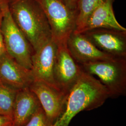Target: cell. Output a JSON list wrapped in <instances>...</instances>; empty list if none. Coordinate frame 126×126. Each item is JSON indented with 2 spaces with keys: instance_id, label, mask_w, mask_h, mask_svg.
I'll return each instance as SVG.
<instances>
[{
  "instance_id": "obj_1",
  "label": "cell",
  "mask_w": 126,
  "mask_h": 126,
  "mask_svg": "<svg viewBox=\"0 0 126 126\" xmlns=\"http://www.w3.org/2000/svg\"><path fill=\"white\" fill-rule=\"evenodd\" d=\"M10 13L34 52L52 38L50 25L38 0H7Z\"/></svg>"
},
{
  "instance_id": "obj_2",
  "label": "cell",
  "mask_w": 126,
  "mask_h": 126,
  "mask_svg": "<svg viewBox=\"0 0 126 126\" xmlns=\"http://www.w3.org/2000/svg\"><path fill=\"white\" fill-rule=\"evenodd\" d=\"M109 98L108 91L99 80L83 70L68 94L63 113L53 126H69L78 113L98 108Z\"/></svg>"
},
{
  "instance_id": "obj_3",
  "label": "cell",
  "mask_w": 126,
  "mask_h": 126,
  "mask_svg": "<svg viewBox=\"0 0 126 126\" xmlns=\"http://www.w3.org/2000/svg\"><path fill=\"white\" fill-rule=\"evenodd\" d=\"M2 12L1 30L6 51L18 63L32 70L34 50L23 32L15 23L10 13L7 0H0Z\"/></svg>"
},
{
  "instance_id": "obj_4",
  "label": "cell",
  "mask_w": 126,
  "mask_h": 126,
  "mask_svg": "<svg viewBox=\"0 0 126 126\" xmlns=\"http://www.w3.org/2000/svg\"><path fill=\"white\" fill-rule=\"evenodd\" d=\"M80 65L84 72L99 78L108 91L110 98L126 95V59L115 58Z\"/></svg>"
},
{
  "instance_id": "obj_5",
  "label": "cell",
  "mask_w": 126,
  "mask_h": 126,
  "mask_svg": "<svg viewBox=\"0 0 126 126\" xmlns=\"http://www.w3.org/2000/svg\"><path fill=\"white\" fill-rule=\"evenodd\" d=\"M50 25L52 38L57 44L66 43L76 28V10L60 0H38Z\"/></svg>"
},
{
  "instance_id": "obj_6",
  "label": "cell",
  "mask_w": 126,
  "mask_h": 126,
  "mask_svg": "<svg viewBox=\"0 0 126 126\" xmlns=\"http://www.w3.org/2000/svg\"><path fill=\"white\" fill-rule=\"evenodd\" d=\"M83 72L80 65L68 50L66 43L58 44L54 78L59 90L68 95Z\"/></svg>"
},
{
  "instance_id": "obj_7",
  "label": "cell",
  "mask_w": 126,
  "mask_h": 126,
  "mask_svg": "<svg viewBox=\"0 0 126 126\" xmlns=\"http://www.w3.org/2000/svg\"><path fill=\"white\" fill-rule=\"evenodd\" d=\"M57 49L58 44L51 38L34 52L32 57L31 70L34 80L43 82L59 90L54 78V67Z\"/></svg>"
},
{
  "instance_id": "obj_8",
  "label": "cell",
  "mask_w": 126,
  "mask_h": 126,
  "mask_svg": "<svg viewBox=\"0 0 126 126\" xmlns=\"http://www.w3.org/2000/svg\"><path fill=\"white\" fill-rule=\"evenodd\" d=\"M29 88L36 95L47 117L53 125L64 111L68 95L38 80L33 81Z\"/></svg>"
},
{
  "instance_id": "obj_9",
  "label": "cell",
  "mask_w": 126,
  "mask_h": 126,
  "mask_svg": "<svg viewBox=\"0 0 126 126\" xmlns=\"http://www.w3.org/2000/svg\"><path fill=\"white\" fill-rule=\"evenodd\" d=\"M82 33L104 52L115 58L126 59V31L99 28Z\"/></svg>"
},
{
  "instance_id": "obj_10",
  "label": "cell",
  "mask_w": 126,
  "mask_h": 126,
  "mask_svg": "<svg viewBox=\"0 0 126 126\" xmlns=\"http://www.w3.org/2000/svg\"><path fill=\"white\" fill-rule=\"evenodd\" d=\"M34 81L31 70L23 66L6 51L0 58V82L14 90L29 86Z\"/></svg>"
},
{
  "instance_id": "obj_11",
  "label": "cell",
  "mask_w": 126,
  "mask_h": 126,
  "mask_svg": "<svg viewBox=\"0 0 126 126\" xmlns=\"http://www.w3.org/2000/svg\"><path fill=\"white\" fill-rule=\"evenodd\" d=\"M68 50L79 64L115 59L99 49L83 33L73 32L66 42Z\"/></svg>"
},
{
  "instance_id": "obj_12",
  "label": "cell",
  "mask_w": 126,
  "mask_h": 126,
  "mask_svg": "<svg viewBox=\"0 0 126 126\" xmlns=\"http://www.w3.org/2000/svg\"><path fill=\"white\" fill-rule=\"evenodd\" d=\"M114 0H102L88 18L79 33H82L91 30L99 28L126 31L116 19L113 9Z\"/></svg>"
},
{
  "instance_id": "obj_13",
  "label": "cell",
  "mask_w": 126,
  "mask_h": 126,
  "mask_svg": "<svg viewBox=\"0 0 126 126\" xmlns=\"http://www.w3.org/2000/svg\"><path fill=\"white\" fill-rule=\"evenodd\" d=\"M40 107L36 95L29 87L18 91L14 104L13 126H24Z\"/></svg>"
},
{
  "instance_id": "obj_14",
  "label": "cell",
  "mask_w": 126,
  "mask_h": 126,
  "mask_svg": "<svg viewBox=\"0 0 126 126\" xmlns=\"http://www.w3.org/2000/svg\"><path fill=\"white\" fill-rule=\"evenodd\" d=\"M102 0H79L76 8V28L73 32L79 33L88 18Z\"/></svg>"
},
{
  "instance_id": "obj_15",
  "label": "cell",
  "mask_w": 126,
  "mask_h": 126,
  "mask_svg": "<svg viewBox=\"0 0 126 126\" xmlns=\"http://www.w3.org/2000/svg\"><path fill=\"white\" fill-rule=\"evenodd\" d=\"M17 91L0 82V115L12 117L14 104Z\"/></svg>"
},
{
  "instance_id": "obj_16",
  "label": "cell",
  "mask_w": 126,
  "mask_h": 126,
  "mask_svg": "<svg viewBox=\"0 0 126 126\" xmlns=\"http://www.w3.org/2000/svg\"><path fill=\"white\" fill-rule=\"evenodd\" d=\"M23 126H53L47 117L43 109L40 107Z\"/></svg>"
},
{
  "instance_id": "obj_17",
  "label": "cell",
  "mask_w": 126,
  "mask_h": 126,
  "mask_svg": "<svg viewBox=\"0 0 126 126\" xmlns=\"http://www.w3.org/2000/svg\"><path fill=\"white\" fill-rule=\"evenodd\" d=\"M13 126L12 117L0 115V126Z\"/></svg>"
},
{
  "instance_id": "obj_18",
  "label": "cell",
  "mask_w": 126,
  "mask_h": 126,
  "mask_svg": "<svg viewBox=\"0 0 126 126\" xmlns=\"http://www.w3.org/2000/svg\"><path fill=\"white\" fill-rule=\"evenodd\" d=\"M2 18V15L0 16V58L2 55L6 52V49L5 47L3 37L2 36L1 30V23Z\"/></svg>"
},
{
  "instance_id": "obj_19",
  "label": "cell",
  "mask_w": 126,
  "mask_h": 126,
  "mask_svg": "<svg viewBox=\"0 0 126 126\" xmlns=\"http://www.w3.org/2000/svg\"><path fill=\"white\" fill-rule=\"evenodd\" d=\"M79 0H66L65 4L69 8L76 10L77 4Z\"/></svg>"
},
{
  "instance_id": "obj_20",
  "label": "cell",
  "mask_w": 126,
  "mask_h": 126,
  "mask_svg": "<svg viewBox=\"0 0 126 126\" xmlns=\"http://www.w3.org/2000/svg\"><path fill=\"white\" fill-rule=\"evenodd\" d=\"M2 15V12L1 9V8H0V16H1Z\"/></svg>"
},
{
  "instance_id": "obj_21",
  "label": "cell",
  "mask_w": 126,
  "mask_h": 126,
  "mask_svg": "<svg viewBox=\"0 0 126 126\" xmlns=\"http://www.w3.org/2000/svg\"><path fill=\"white\" fill-rule=\"evenodd\" d=\"M61 1H62L63 2H64V3H65V2H66V0H60Z\"/></svg>"
},
{
  "instance_id": "obj_22",
  "label": "cell",
  "mask_w": 126,
  "mask_h": 126,
  "mask_svg": "<svg viewBox=\"0 0 126 126\" xmlns=\"http://www.w3.org/2000/svg\"></svg>"
}]
</instances>
